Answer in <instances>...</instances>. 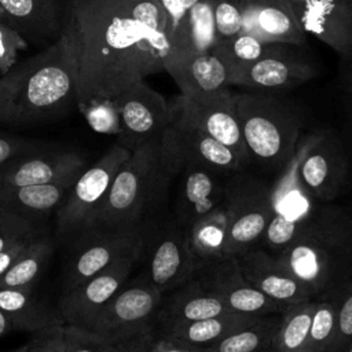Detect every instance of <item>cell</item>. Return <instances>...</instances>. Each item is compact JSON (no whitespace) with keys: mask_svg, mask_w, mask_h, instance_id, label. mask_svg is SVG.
<instances>
[{"mask_svg":"<svg viewBox=\"0 0 352 352\" xmlns=\"http://www.w3.org/2000/svg\"><path fill=\"white\" fill-rule=\"evenodd\" d=\"M62 34L76 62L77 103L165 72L169 40L155 0H67Z\"/></svg>","mask_w":352,"mask_h":352,"instance_id":"1","label":"cell"},{"mask_svg":"<svg viewBox=\"0 0 352 352\" xmlns=\"http://www.w3.org/2000/svg\"><path fill=\"white\" fill-rule=\"evenodd\" d=\"M0 91V122L32 126L65 116L77 104V70L63 34L14 66Z\"/></svg>","mask_w":352,"mask_h":352,"instance_id":"2","label":"cell"},{"mask_svg":"<svg viewBox=\"0 0 352 352\" xmlns=\"http://www.w3.org/2000/svg\"><path fill=\"white\" fill-rule=\"evenodd\" d=\"M276 257L314 298L352 280V217L319 204L298 236Z\"/></svg>","mask_w":352,"mask_h":352,"instance_id":"3","label":"cell"},{"mask_svg":"<svg viewBox=\"0 0 352 352\" xmlns=\"http://www.w3.org/2000/svg\"><path fill=\"white\" fill-rule=\"evenodd\" d=\"M160 140H151L131 151L87 230H143L147 224L164 217L162 209L172 177L162 165Z\"/></svg>","mask_w":352,"mask_h":352,"instance_id":"4","label":"cell"},{"mask_svg":"<svg viewBox=\"0 0 352 352\" xmlns=\"http://www.w3.org/2000/svg\"><path fill=\"white\" fill-rule=\"evenodd\" d=\"M241 133L250 162L283 169L301 140L302 107L282 94H235Z\"/></svg>","mask_w":352,"mask_h":352,"instance_id":"5","label":"cell"},{"mask_svg":"<svg viewBox=\"0 0 352 352\" xmlns=\"http://www.w3.org/2000/svg\"><path fill=\"white\" fill-rule=\"evenodd\" d=\"M144 258L142 276L158 292L166 294L191 280L198 265L192 254L188 234L169 217L158 219L143 230Z\"/></svg>","mask_w":352,"mask_h":352,"instance_id":"6","label":"cell"},{"mask_svg":"<svg viewBox=\"0 0 352 352\" xmlns=\"http://www.w3.org/2000/svg\"><path fill=\"white\" fill-rule=\"evenodd\" d=\"M162 298L164 294L140 275L113 296L88 329L114 342L153 337Z\"/></svg>","mask_w":352,"mask_h":352,"instance_id":"7","label":"cell"},{"mask_svg":"<svg viewBox=\"0 0 352 352\" xmlns=\"http://www.w3.org/2000/svg\"><path fill=\"white\" fill-rule=\"evenodd\" d=\"M227 239L224 254L239 256L256 248L272 217L271 187L243 175L234 173L224 188Z\"/></svg>","mask_w":352,"mask_h":352,"instance_id":"8","label":"cell"},{"mask_svg":"<svg viewBox=\"0 0 352 352\" xmlns=\"http://www.w3.org/2000/svg\"><path fill=\"white\" fill-rule=\"evenodd\" d=\"M129 155L128 148L114 143L98 161L78 175L55 212L56 231L60 236H76L89 227L116 173Z\"/></svg>","mask_w":352,"mask_h":352,"instance_id":"9","label":"cell"},{"mask_svg":"<svg viewBox=\"0 0 352 352\" xmlns=\"http://www.w3.org/2000/svg\"><path fill=\"white\" fill-rule=\"evenodd\" d=\"M143 231L139 228H91L74 236L65 267L62 292H67L117 261L142 253Z\"/></svg>","mask_w":352,"mask_h":352,"instance_id":"10","label":"cell"},{"mask_svg":"<svg viewBox=\"0 0 352 352\" xmlns=\"http://www.w3.org/2000/svg\"><path fill=\"white\" fill-rule=\"evenodd\" d=\"M298 182L318 204H329L342 194L348 182V160L344 143L336 132L326 129L305 136Z\"/></svg>","mask_w":352,"mask_h":352,"instance_id":"11","label":"cell"},{"mask_svg":"<svg viewBox=\"0 0 352 352\" xmlns=\"http://www.w3.org/2000/svg\"><path fill=\"white\" fill-rule=\"evenodd\" d=\"M296 44L271 43L249 66L230 76V85L257 94H283L315 78L316 66Z\"/></svg>","mask_w":352,"mask_h":352,"instance_id":"12","label":"cell"},{"mask_svg":"<svg viewBox=\"0 0 352 352\" xmlns=\"http://www.w3.org/2000/svg\"><path fill=\"white\" fill-rule=\"evenodd\" d=\"M113 100L121 125L116 143L129 151L151 140L161 139L170 124L169 102L144 80L131 84L116 95Z\"/></svg>","mask_w":352,"mask_h":352,"instance_id":"13","label":"cell"},{"mask_svg":"<svg viewBox=\"0 0 352 352\" xmlns=\"http://www.w3.org/2000/svg\"><path fill=\"white\" fill-rule=\"evenodd\" d=\"M160 147L162 165L172 179L183 164L202 165L227 176L245 168L239 157L226 144L202 132L173 124L164 131Z\"/></svg>","mask_w":352,"mask_h":352,"instance_id":"14","label":"cell"},{"mask_svg":"<svg viewBox=\"0 0 352 352\" xmlns=\"http://www.w3.org/2000/svg\"><path fill=\"white\" fill-rule=\"evenodd\" d=\"M142 253L125 257L78 286L62 292L58 311L65 324L88 329L99 311L128 282Z\"/></svg>","mask_w":352,"mask_h":352,"instance_id":"15","label":"cell"},{"mask_svg":"<svg viewBox=\"0 0 352 352\" xmlns=\"http://www.w3.org/2000/svg\"><path fill=\"white\" fill-rule=\"evenodd\" d=\"M169 110L170 124L202 132L230 147L245 166L250 162L239 128L235 96L228 102L204 104L177 95L169 103Z\"/></svg>","mask_w":352,"mask_h":352,"instance_id":"16","label":"cell"},{"mask_svg":"<svg viewBox=\"0 0 352 352\" xmlns=\"http://www.w3.org/2000/svg\"><path fill=\"white\" fill-rule=\"evenodd\" d=\"M224 176L195 164H183L175 172L172 182H176V191L170 216L179 227L188 231L221 204L227 182Z\"/></svg>","mask_w":352,"mask_h":352,"instance_id":"17","label":"cell"},{"mask_svg":"<svg viewBox=\"0 0 352 352\" xmlns=\"http://www.w3.org/2000/svg\"><path fill=\"white\" fill-rule=\"evenodd\" d=\"M195 278L226 307L235 314L250 316H268L282 314L280 308L261 292H258L242 274L234 256L201 268Z\"/></svg>","mask_w":352,"mask_h":352,"instance_id":"18","label":"cell"},{"mask_svg":"<svg viewBox=\"0 0 352 352\" xmlns=\"http://www.w3.org/2000/svg\"><path fill=\"white\" fill-rule=\"evenodd\" d=\"M165 72L175 80L180 95L204 104L232 100L230 72L220 56L206 51L165 65Z\"/></svg>","mask_w":352,"mask_h":352,"instance_id":"19","label":"cell"},{"mask_svg":"<svg viewBox=\"0 0 352 352\" xmlns=\"http://www.w3.org/2000/svg\"><path fill=\"white\" fill-rule=\"evenodd\" d=\"M85 168L87 161L78 153L43 148L0 166V188L74 180Z\"/></svg>","mask_w":352,"mask_h":352,"instance_id":"20","label":"cell"},{"mask_svg":"<svg viewBox=\"0 0 352 352\" xmlns=\"http://www.w3.org/2000/svg\"><path fill=\"white\" fill-rule=\"evenodd\" d=\"M235 258L245 278L282 312L300 301L314 298L305 285L290 274L275 254L253 248Z\"/></svg>","mask_w":352,"mask_h":352,"instance_id":"21","label":"cell"},{"mask_svg":"<svg viewBox=\"0 0 352 352\" xmlns=\"http://www.w3.org/2000/svg\"><path fill=\"white\" fill-rule=\"evenodd\" d=\"M305 33L338 55L352 50V0H289Z\"/></svg>","mask_w":352,"mask_h":352,"instance_id":"22","label":"cell"},{"mask_svg":"<svg viewBox=\"0 0 352 352\" xmlns=\"http://www.w3.org/2000/svg\"><path fill=\"white\" fill-rule=\"evenodd\" d=\"M62 0H0V19L28 44L51 45L62 34Z\"/></svg>","mask_w":352,"mask_h":352,"instance_id":"23","label":"cell"},{"mask_svg":"<svg viewBox=\"0 0 352 352\" xmlns=\"http://www.w3.org/2000/svg\"><path fill=\"white\" fill-rule=\"evenodd\" d=\"M246 30L265 41L301 45L305 41L294 10L289 0H238Z\"/></svg>","mask_w":352,"mask_h":352,"instance_id":"24","label":"cell"},{"mask_svg":"<svg viewBox=\"0 0 352 352\" xmlns=\"http://www.w3.org/2000/svg\"><path fill=\"white\" fill-rule=\"evenodd\" d=\"M235 314L195 276L177 289L164 294L157 316V329L180 322H194Z\"/></svg>","mask_w":352,"mask_h":352,"instance_id":"25","label":"cell"},{"mask_svg":"<svg viewBox=\"0 0 352 352\" xmlns=\"http://www.w3.org/2000/svg\"><path fill=\"white\" fill-rule=\"evenodd\" d=\"M168 40L165 65L210 51L216 45L212 0H198L170 30Z\"/></svg>","mask_w":352,"mask_h":352,"instance_id":"26","label":"cell"},{"mask_svg":"<svg viewBox=\"0 0 352 352\" xmlns=\"http://www.w3.org/2000/svg\"><path fill=\"white\" fill-rule=\"evenodd\" d=\"M74 180L0 188V208L32 223L56 212Z\"/></svg>","mask_w":352,"mask_h":352,"instance_id":"27","label":"cell"},{"mask_svg":"<svg viewBox=\"0 0 352 352\" xmlns=\"http://www.w3.org/2000/svg\"><path fill=\"white\" fill-rule=\"evenodd\" d=\"M258 318L261 316L228 314L194 322L172 323L158 327L155 330V336L190 348L208 349L231 333L256 322Z\"/></svg>","mask_w":352,"mask_h":352,"instance_id":"28","label":"cell"},{"mask_svg":"<svg viewBox=\"0 0 352 352\" xmlns=\"http://www.w3.org/2000/svg\"><path fill=\"white\" fill-rule=\"evenodd\" d=\"M0 311L12 320L16 331L36 333L63 323L58 307L54 308L45 302L36 293L34 285L0 287Z\"/></svg>","mask_w":352,"mask_h":352,"instance_id":"29","label":"cell"},{"mask_svg":"<svg viewBox=\"0 0 352 352\" xmlns=\"http://www.w3.org/2000/svg\"><path fill=\"white\" fill-rule=\"evenodd\" d=\"M188 241L195 257L198 271L226 257L227 210L224 197L221 204L209 214L198 220L188 231Z\"/></svg>","mask_w":352,"mask_h":352,"instance_id":"30","label":"cell"},{"mask_svg":"<svg viewBox=\"0 0 352 352\" xmlns=\"http://www.w3.org/2000/svg\"><path fill=\"white\" fill-rule=\"evenodd\" d=\"M316 298L300 301L280 314L271 352H304Z\"/></svg>","mask_w":352,"mask_h":352,"instance_id":"31","label":"cell"},{"mask_svg":"<svg viewBox=\"0 0 352 352\" xmlns=\"http://www.w3.org/2000/svg\"><path fill=\"white\" fill-rule=\"evenodd\" d=\"M52 241L43 234L36 236L18 260L0 278V287L33 286L52 256Z\"/></svg>","mask_w":352,"mask_h":352,"instance_id":"32","label":"cell"},{"mask_svg":"<svg viewBox=\"0 0 352 352\" xmlns=\"http://www.w3.org/2000/svg\"><path fill=\"white\" fill-rule=\"evenodd\" d=\"M280 314L261 316L256 322L231 333L209 352H271L272 338L278 327Z\"/></svg>","mask_w":352,"mask_h":352,"instance_id":"33","label":"cell"},{"mask_svg":"<svg viewBox=\"0 0 352 352\" xmlns=\"http://www.w3.org/2000/svg\"><path fill=\"white\" fill-rule=\"evenodd\" d=\"M155 336L114 342L89 329L65 324L66 352H147Z\"/></svg>","mask_w":352,"mask_h":352,"instance_id":"34","label":"cell"},{"mask_svg":"<svg viewBox=\"0 0 352 352\" xmlns=\"http://www.w3.org/2000/svg\"><path fill=\"white\" fill-rule=\"evenodd\" d=\"M274 41H265L250 30H242L241 33L216 43L212 48L224 65L228 67L230 76L254 60H257Z\"/></svg>","mask_w":352,"mask_h":352,"instance_id":"35","label":"cell"},{"mask_svg":"<svg viewBox=\"0 0 352 352\" xmlns=\"http://www.w3.org/2000/svg\"><path fill=\"white\" fill-rule=\"evenodd\" d=\"M337 330L336 290L316 297V305L309 326L304 352H329Z\"/></svg>","mask_w":352,"mask_h":352,"instance_id":"36","label":"cell"},{"mask_svg":"<svg viewBox=\"0 0 352 352\" xmlns=\"http://www.w3.org/2000/svg\"><path fill=\"white\" fill-rule=\"evenodd\" d=\"M77 109L92 131L103 135L118 136L121 131L120 116L113 98L78 102Z\"/></svg>","mask_w":352,"mask_h":352,"instance_id":"37","label":"cell"},{"mask_svg":"<svg viewBox=\"0 0 352 352\" xmlns=\"http://www.w3.org/2000/svg\"><path fill=\"white\" fill-rule=\"evenodd\" d=\"M216 43L246 30L243 11L238 0H212Z\"/></svg>","mask_w":352,"mask_h":352,"instance_id":"38","label":"cell"},{"mask_svg":"<svg viewBox=\"0 0 352 352\" xmlns=\"http://www.w3.org/2000/svg\"><path fill=\"white\" fill-rule=\"evenodd\" d=\"M337 330L329 352H342L352 341V280L336 290Z\"/></svg>","mask_w":352,"mask_h":352,"instance_id":"39","label":"cell"},{"mask_svg":"<svg viewBox=\"0 0 352 352\" xmlns=\"http://www.w3.org/2000/svg\"><path fill=\"white\" fill-rule=\"evenodd\" d=\"M28 41L0 19V73L7 74L16 62L18 52L26 50Z\"/></svg>","mask_w":352,"mask_h":352,"instance_id":"40","label":"cell"},{"mask_svg":"<svg viewBox=\"0 0 352 352\" xmlns=\"http://www.w3.org/2000/svg\"><path fill=\"white\" fill-rule=\"evenodd\" d=\"M43 231L38 224L18 217L0 208V250L14 241Z\"/></svg>","mask_w":352,"mask_h":352,"instance_id":"41","label":"cell"},{"mask_svg":"<svg viewBox=\"0 0 352 352\" xmlns=\"http://www.w3.org/2000/svg\"><path fill=\"white\" fill-rule=\"evenodd\" d=\"M26 352H66L65 324H54L33 333Z\"/></svg>","mask_w":352,"mask_h":352,"instance_id":"42","label":"cell"},{"mask_svg":"<svg viewBox=\"0 0 352 352\" xmlns=\"http://www.w3.org/2000/svg\"><path fill=\"white\" fill-rule=\"evenodd\" d=\"M43 148H45V146H43L41 143L0 132V166L6 165L16 157L34 153Z\"/></svg>","mask_w":352,"mask_h":352,"instance_id":"43","label":"cell"},{"mask_svg":"<svg viewBox=\"0 0 352 352\" xmlns=\"http://www.w3.org/2000/svg\"><path fill=\"white\" fill-rule=\"evenodd\" d=\"M198 0H155L165 16L166 33L176 26V23L182 19V16L197 3Z\"/></svg>","mask_w":352,"mask_h":352,"instance_id":"44","label":"cell"},{"mask_svg":"<svg viewBox=\"0 0 352 352\" xmlns=\"http://www.w3.org/2000/svg\"><path fill=\"white\" fill-rule=\"evenodd\" d=\"M40 234H43V231L32 234V235H26L22 236L16 241H14L12 243H10L8 246H6L4 249L0 250V278L8 271V268L18 260V257L26 250V248L30 245V242L38 236Z\"/></svg>","mask_w":352,"mask_h":352,"instance_id":"45","label":"cell"},{"mask_svg":"<svg viewBox=\"0 0 352 352\" xmlns=\"http://www.w3.org/2000/svg\"><path fill=\"white\" fill-rule=\"evenodd\" d=\"M147 352H209V351L208 349L190 348V346L177 344V342L172 341V340L155 336V338L151 342V345H150Z\"/></svg>","mask_w":352,"mask_h":352,"instance_id":"46","label":"cell"},{"mask_svg":"<svg viewBox=\"0 0 352 352\" xmlns=\"http://www.w3.org/2000/svg\"><path fill=\"white\" fill-rule=\"evenodd\" d=\"M338 80L344 91L352 96V50L338 55Z\"/></svg>","mask_w":352,"mask_h":352,"instance_id":"47","label":"cell"},{"mask_svg":"<svg viewBox=\"0 0 352 352\" xmlns=\"http://www.w3.org/2000/svg\"><path fill=\"white\" fill-rule=\"evenodd\" d=\"M12 331H16L15 324L3 311H0V340Z\"/></svg>","mask_w":352,"mask_h":352,"instance_id":"48","label":"cell"},{"mask_svg":"<svg viewBox=\"0 0 352 352\" xmlns=\"http://www.w3.org/2000/svg\"><path fill=\"white\" fill-rule=\"evenodd\" d=\"M348 125L351 131V140H352V106L348 109Z\"/></svg>","mask_w":352,"mask_h":352,"instance_id":"49","label":"cell"},{"mask_svg":"<svg viewBox=\"0 0 352 352\" xmlns=\"http://www.w3.org/2000/svg\"><path fill=\"white\" fill-rule=\"evenodd\" d=\"M28 351V344H23L15 349H11V351H7V352H26Z\"/></svg>","mask_w":352,"mask_h":352,"instance_id":"50","label":"cell"},{"mask_svg":"<svg viewBox=\"0 0 352 352\" xmlns=\"http://www.w3.org/2000/svg\"><path fill=\"white\" fill-rule=\"evenodd\" d=\"M342 352H352V341L349 342V345H348Z\"/></svg>","mask_w":352,"mask_h":352,"instance_id":"51","label":"cell"},{"mask_svg":"<svg viewBox=\"0 0 352 352\" xmlns=\"http://www.w3.org/2000/svg\"><path fill=\"white\" fill-rule=\"evenodd\" d=\"M3 87H4V77L1 76V77H0V91L3 89Z\"/></svg>","mask_w":352,"mask_h":352,"instance_id":"52","label":"cell"}]
</instances>
